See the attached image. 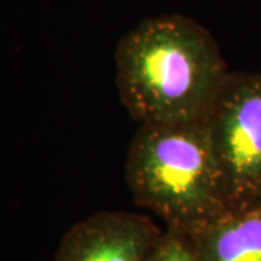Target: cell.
Segmentation results:
<instances>
[{"mask_svg":"<svg viewBox=\"0 0 261 261\" xmlns=\"http://www.w3.org/2000/svg\"><path fill=\"white\" fill-rule=\"evenodd\" d=\"M115 64L122 105L140 125L203 121L231 74L211 32L177 13L123 35Z\"/></svg>","mask_w":261,"mask_h":261,"instance_id":"1","label":"cell"},{"mask_svg":"<svg viewBox=\"0 0 261 261\" xmlns=\"http://www.w3.org/2000/svg\"><path fill=\"white\" fill-rule=\"evenodd\" d=\"M125 174L134 202L163 219L166 229L190 237L228 211L203 121L141 123Z\"/></svg>","mask_w":261,"mask_h":261,"instance_id":"2","label":"cell"},{"mask_svg":"<svg viewBox=\"0 0 261 261\" xmlns=\"http://www.w3.org/2000/svg\"><path fill=\"white\" fill-rule=\"evenodd\" d=\"M226 209L261 202V71L231 73L203 119Z\"/></svg>","mask_w":261,"mask_h":261,"instance_id":"3","label":"cell"},{"mask_svg":"<svg viewBox=\"0 0 261 261\" xmlns=\"http://www.w3.org/2000/svg\"><path fill=\"white\" fill-rule=\"evenodd\" d=\"M161 233L144 215L96 212L64 233L56 261H147Z\"/></svg>","mask_w":261,"mask_h":261,"instance_id":"4","label":"cell"},{"mask_svg":"<svg viewBox=\"0 0 261 261\" xmlns=\"http://www.w3.org/2000/svg\"><path fill=\"white\" fill-rule=\"evenodd\" d=\"M190 240L199 261H261V202L226 211Z\"/></svg>","mask_w":261,"mask_h":261,"instance_id":"5","label":"cell"},{"mask_svg":"<svg viewBox=\"0 0 261 261\" xmlns=\"http://www.w3.org/2000/svg\"><path fill=\"white\" fill-rule=\"evenodd\" d=\"M147 261H199L189 235L164 229Z\"/></svg>","mask_w":261,"mask_h":261,"instance_id":"6","label":"cell"}]
</instances>
